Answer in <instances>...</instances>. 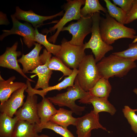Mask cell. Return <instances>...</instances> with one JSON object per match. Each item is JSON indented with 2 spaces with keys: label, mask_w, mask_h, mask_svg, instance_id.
I'll use <instances>...</instances> for the list:
<instances>
[{
  "label": "cell",
  "mask_w": 137,
  "mask_h": 137,
  "mask_svg": "<svg viewBox=\"0 0 137 137\" xmlns=\"http://www.w3.org/2000/svg\"><path fill=\"white\" fill-rule=\"evenodd\" d=\"M67 90L65 92L58 94L53 97H48L47 98L55 105L59 107H67L73 113L77 115H81L85 107L77 105L75 101L79 99L78 101L81 103L89 104V101L91 97L89 92H85L81 88L76 78L74 85L68 87Z\"/></svg>",
  "instance_id": "cell-1"
},
{
  "label": "cell",
  "mask_w": 137,
  "mask_h": 137,
  "mask_svg": "<svg viewBox=\"0 0 137 137\" xmlns=\"http://www.w3.org/2000/svg\"><path fill=\"white\" fill-rule=\"evenodd\" d=\"M96 65L100 78L108 79L114 76L123 77L136 67V63L132 59L113 54L104 57Z\"/></svg>",
  "instance_id": "cell-2"
},
{
  "label": "cell",
  "mask_w": 137,
  "mask_h": 137,
  "mask_svg": "<svg viewBox=\"0 0 137 137\" xmlns=\"http://www.w3.org/2000/svg\"><path fill=\"white\" fill-rule=\"evenodd\" d=\"M100 33L103 40L109 45L122 38L134 39L136 34L133 28L118 22L108 13L105 17H101L99 22Z\"/></svg>",
  "instance_id": "cell-3"
},
{
  "label": "cell",
  "mask_w": 137,
  "mask_h": 137,
  "mask_svg": "<svg viewBox=\"0 0 137 137\" xmlns=\"http://www.w3.org/2000/svg\"><path fill=\"white\" fill-rule=\"evenodd\" d=\"M95 58L92 54L86 55L80 63L76 78L81 88L88 92L101 78Z\"/></svg>",
  "instance_id": "cell-4"
},
{
  "label": "cell",
  "mask_w": 137,
  "mask_h": 137,
  "mask_svg": "<svg viewBox=\"0 0 137 137\" xmlns=\"http://www.w3.org/2000/svg\"><path fill=\"white\" fill-rule=\"evenodd\" d=\"M91 16L92 20L91 36L88 42L84 44V47L85 49L90 48L92 50L97 63L105 57L106 53L113 50V47L106 43L101 38L99 29L101 18L100 13H95L92 14Z\"/></svg>",
  "instance_id": "cell-5"
},
{
  "label": "cell",
  "mask_w": 137,
  "mask_h": 137,
  "mask_svg": "<svg viewBox=\"0 0 137 137\" xmlns=\"http://www.w3.org/2000/svg\"><path fill=\"white\" fill-rule=\"evenodd\" d=\"M67 2L63 5L65 13L62 18L58 21L53 26L48 30L43 31L47 34L51 33L57 30L55 33L48 38V40L49 42L55 43L60 33L62 31L64 26L68 22L73 20H78L82 16L80 13L81 7L84 5L85 0H67Z\"/></svg>",
  "instance_id": "cell-6"
},
{
  "label": "cell",
  "mask_w": 137,
  "mask_h": 137,
  "mask_svg": "<svg viewBox=\"0 0 137 137\" xmlns=\"http://www.w3.org/2000/svg\"><path fill=\"white\" fill-rule=\"evenodd\" d=\"M61 43V48L55 56L68 68L77 69L86 55L84 44L82 46L72 44L64 38L62 40Z\"/></svg>",
  "instance_id": "cell-7"
},
{
  "label": "cell",
  "mask_w": 137,
  "mask_h": 137,
  "mask_svg": "<svg viewBox=\"0 0 137 137\" xmlns=\"http://www.w3.org/2000/svg\"><path fill=\"white\" fill-rule=\"evenodd\" d=\"M92 24L91 15L82 16L76 22H72L66 27H64L62 31H67L72 34V37L69 42L77 46H82L85 37L91 33Z\"/></svg>",
  "instance_id": "cell-8"
},
{
  "label": "cell",
  "mask_w": 137,
  "mask_h": 137,
  "mask_svg": "<svg viewBox=\"0 0 137 137\" xmlns=\"http://www.w3.org/2000/svg\"><path fill=\"white\" fill-rule=\"evenodd\" d=\"M13 26L10 30H2L3 33L0 37L2 41L6 37L12 34H16L23 37L25 44L28 48H31L35 43V28L27 22L22 23L19 21L13 15H11Z\"/></svg>",
  "instance_id": "cell-9"
},
{
  "label": "cell",
  "mask_w": 137,
  "mask_h": 137,
  "mask_svg": "<svg viewBox=\"0 0 137 137\" xmlns=\"http://www.w3.org/2000/svg\"><path fill=\"white\" fill-rule=\"evenodd\" d=\"M37 100L36 94H28L25 102L14 114L19 120L26 121L39 125L41 121L37 112Z\"/></svg>",
  "instance_id": "cell-10"
},
{
  "label": "cell",
  "mask_w": 137,
  "mask_h": 137,
  "mask_svg": "<svg viewBox=\"0 0 137 137\" xmlns=\"http://www.w3.org/2000/svg\"><path fill=\"white\" fill-rule=\"evenodd\" d=\"M75 126L77 137H90L91 131L94 129L100 128L108 131L99 123V114H95L93 110L77 118Z\"/></svg>",
  "instance_id": "cell-11"
},
{
  "label": "cell",
  "mask_w": 137,
  "mask_h": 137,
  "mask_svg": "<svg viewBox=\"0 0 137 137\" xmlns=\"http://www.w3.org/2000/svg\"><path fill=\"white\" fill-rule=\"evenodd\" d=\"M18 43L15 42L11 47H7L4 53L0 56V66L1 67L14 70L30 82L35 81L29 78L23 72L18 63L17 57L22 55L20 51H16Z\"/></svg>",
  "instance_id": "cell-12"
},
{
  "label": "cell",
  "mask_w": 137,
  "mask_h": 137,
  "mask_svg": "<svg viewBox=\"0 0 137 137\" xmlns=\"http://www.w3.org/2000/svg\"><path fill=\"white\" fill-rule=\"evenodd\" d=\"M27 88L26 84L23 87L14 92L10 97L2 104H0L1 113L6 114L11 117H13L17 110L24 103L25 96L24 91Z\"/></svg>",
  "instance_id": "cell-13"
},
{
  "label": "cell",
  "mask_w": 137,
  "mask_h": 137,
  "mask_svg": "<svg viewBox=\"0 0 137 137\" xmlns=\"http://www.w3.org/2000/svg\"><path fill=\"white\" fill-rule=\"evenodd\" d=\"M34 48L28 54H23L22 57L18 60L23 67V71L25 74L32 71L38 66L44 64L39 54L43 47L41 45L35 43Z\"/></svg>",
  "instance_id": "cell-14"
},
{
  "label": "cell",
  "mask_w": 137,
  "mask_h": 137,
  "mask_svg": "<svg viewBox=\"0 0 137 137\" xmlns=\"http://www.w3.org/2000/svg\"><path fill=\"white\" fill-rule=\"evenodd\" d=\"M63 14V10H62L54 15L43 16L36 14L31 10L24 11L21 9L19 7L16 6L15 12L13 15L18 20H23L29 23L35 28L42 25L44 21L62 15Z\"/></svg>",
  "instance_id": "cell-15"
},
{
  "label": "cell",
  "mask_w": 137,
  "mask_h": 137,
  "mask_svg": "<svg viewBox=\"0 0 137 137\" xmlns=\"http://www.w3.org/2000/svg\"><path fill=\"white\" fill-rule=\"evenodd\" d=\"M78 72L77 69H73L72 74L69 76L65 77L63 80L59 83L55 85L49 86L45 89L41 90H35L32 88L30 82L27 80L26 84L27 85V88L25 91L28 94L32 95L38 94L43 98L49 91L54 90L60 91L69 87L73 86Z\"/></svg>",
  "instance_id": "cell-16"
},
{
  "label": "cell",
  "mask_w": 137,
  "mask_h": 137,
  "mask_svg": "<svg viewBox=\"0 0 137 137\" xmlns=\"http://www.w3.org/2000/svg\"><path fill=\"white\" fill-rule=\"evenodd\" d=\"M14 76L5 80L0 75V101L2 104L8 100L15 91L23 87L26 84L19 82H14L16 79Z\"/></svg>",
  "instance_id": "cell-17"
},
{
  "label": "cell",
  "mask_w": 137,
  "mask_h": 137,
  "mask_svg": "<svg viewBox=\"0 0 137 137\" xmlns=\"http://www.w3.org/2000/svg\"><path fill=\"white\" fill-rule=\"evenodd\" d=\"M37 109L38 114L41 121L39 125H38L39 126L49 121L51 117L56 114L57 111L53 103L45 97L38 103Z\"/></svg>",
  "instance_id": "cell-18"
},
{
  "label": "cell",
  "mask_w": 137,
  "mask_h": 137,
  "mask_svg": "<svg viewBox=\"0 0 137 137\" xmlns=\"http://www.w3.org/2000/svg\"><path fill=\"white\" fill-rule=\"evenodd\" d=\"M39 133L36 124L19 120L15 125L12 137H38Z\"/></svg>",
  "instance_id": "cell-19"
},
{
  "label": "cell",
  "mask_w": 137,
  "mask_h": 137,
  "mask_svg": "<svg viewBox=\"0 0 137 137\" xmlns=\"http://www.w3.org/2000/svg\"><path fill=\"white\" fill-rule=\"evenodd\" d=\"M50 59L45 63L38 66L32 71L29 72L36 74L38 77L37 83L33 88L35 89L41 88L43 90L49 87V80L53 73L52 71L49 69L48 67Z\"/></svg>",
  "instance_id": "cell-20"
},
{
  "label": "cell",
  "mask_w": 137,
  "mask_h": 137,
  "mask_svg": "<svg viewBox=\"0 0 137 137\" xmlns=\"http://www.w3.org/2000/svg\"><path fill=\"white\" fill-rule=\"evenodd\" d=\"M73 113L71 110L60 108L49 121L65 128L70 125L75 126L77 118L72 116Z\"/></svg>",
  "instance_id": "cell-21"
},
{
  "label": "cell",
  "mask_w": 137,
  "mask_h": 137,
  "mask_svg": "<svg viewBox=\"0 0 137 137\" xmlns=\"http://www.w3.org/2000/svg\"><path fill=\"white\" fill-rule=\"evenodd\" d=\"M111 90L108 79L100 78L89 92L91 97L108 99Z\"/></svg>",
  "instance_id": "cell-22"
},
{
  "label": "cell",
  "mask_w": 137,
  "mask_h": 137,
  "mask_svg": "<svg viewBox=\"0 0 137 137\" xmlns=\"http://www.w3.org/2000/svg\"><path fill=\"white\" fill-rule=\"evenodd\" d=\"M19 121L16 116L11 117L6 114H0V137H12L15 125Z\"/></svg>",
  "instance_id": "cell-23"
},
{
  "label": "cell",
  "mask_w": 137,
  "mask_h": 137,
  "mask_svg": "<svg viewBox=\"0 0 137 137\" xmlns=\"http://www.w3.org/2000/svg\"><path fill=\"white\" fill-rule=\"evenodd\" d=\"M89 104H92L93 107L94 113L98 114L101 112H106L111 115H114L116 111L115 107L108 99L94 97H91L89 101Z\"/></svg>",
  "instance_id": "cell-24"
},
{
  "label": "cell",
  "mask_w": 137,
  "mask_h": 137,
  "mask_svg": "<svg viewBox=\"0 0 137 137\" xmlns=\"http://www.w3.org/2000/svg\"><path fill=\"white\" fill-rule=\"evenodd\" d=\"M100 11L105 14L108 13L107 9L103 7L98 0H85L84 6L81 9L80 13L81 16H85L97 12L100 13Z\"/></svg>",
  "instance_id": "cell-25"
},
{
  "label": "cell",
  "mask_w": 137,
  "mask_h": 137,
  "mask_svg": "<svg viewBox=\"0 0 137 137\" xmlns=\"http://www.w3.org/2000/svg\"><path fill=\"white\" fill-rule=\"evenodd\" d=\"M108 13L112 18L120 23L125 24L127 13L121 8L117 7L109 0H104Z\"/></svg>",
  "instance_id": "cell-26"
},
{
  "label": "cell",
  "mask_w": 137,
  "mask_h": 137,
  "mask_svg": "<svg viewBox=\"0 0 137 137\" xmlns=\"http://www.w3.org/2000/svg\"><path fill=\"white\" fill-rule=\"evenodd\" d=\"M37 28L38 27L35 28V41L43 45L48 52L55 56L59 51L61 45L50 43L47 39V34L44 35L39 33Z\"/></svg>",
  "instance_id": "cell-27"
},
{
  "label": "cell",
  "mask_w": 137,
  "mask_h": 137,
  "mask_svg": "<svg viewBox=\"0 0 137 137\" xmlns=\"http://www.w3.org/2000/svg\"><path fill=\"white\" fill-rule=\"evenodd\" d=\"M48 67L50 70L59 71L63 74L60 80L64 76H68L73 73V70L67 67L58 58L52 57L50 59L48 64Z\"/></svg>",
  "instance_id": "cell-28"
},
{
  "label": "cell",
  "mask_w": 137,
  "mask_h": 137,
  "mask_svg": "<svg viewBox=\"0 0 137 137\" xmlns=\"http://www.w3.org/2000/svg\"><path fill=\"white\" fill-rule=\"evenodd\" d=\"M37 128L39 133L41 132L43 129H47L53 130L63 137H76L67 128H65L50 121L41 126H39L37 125Z\"/></svg>",
  "instance_id": "cell-29"
},
{
  "label": "cell",
  "mask_w": 137,
  "mask_h": 137,
  "mask_svg": "<svg viewBox=\"0 0 137 137\" xmlns=\"http://www.w3.org/2000/svg\"><path fill=\"white\" fill-rule=\"evenodd\" d=\"M124 117L130 125L131 128L135 133H137V115L135 112L137 109H132L128 106H125L122 109Z\"/></svg>",
  "instance_id": "cell-30"
},
{
  "label": "cell",
  "mask_w": 137,
  "mask_h": 137,
  "mask_svg": "<svg viewBox=\"0 0 137 137\" xmlns=\"http://www.w3.org/2000/svg\"><path fill=\"white\" fill-rule=\"evenodd\" d=\"M112 54L121 57L132 59L135 61L137 60V42L129 44L128 48L126 50Z\"/></svg>",
  "instance_id": "cell-31"
},
{
  "label": "cell",
  "mask_w": 137,
  "mask_h": 137,
  "mask_svg": "<svg viewBox=\"0 0 137 137\" xmlns=\"http://www.w3.org/2000/svg\"><path fill=\"white\" fill-rule=\"evenodd\" d=\"M137 19V0H134L132 8L127 13L125 24L130 23Z\"/></svg>",
  "instance_id": "cell-32"
},
{
  "label": "cell",
  "mask_w": 137,
  "mask_h": 137,
  "mask_svg": "<svg viewBox=\"0 0 137 137\" xmlns=\"http://www.w3.org/2000/svg\"><path fill=\"white\" fill-rule=\"evenodd\" d=\"M134 0H112L115 5L119 6L127 13L131 10Z\"/></svg>",
  "instance_id": "cell-33"
},
{
  "label": "cell",
  "mask_w": 137,
  "mask_h": 137,
  "mask_svg": "<svg viewBox=\"0 0 137 137\" xmlns=\"http://www.w3.org/2000/svg\"><path fill=\"white\" fill-rule=\"evenodd\" d=\"M38 137H50L49 136L44 134H42L39 135Z\"/></svg>",
  "instance_id": "cell-34"
},
{
  "label": "cell",
  "mask_w": 137,
  "mask_h": 137,
  "mask_svg": "<svg viewBox=\"0 0 137 137\" xmlns=\"http://www.w3.org/2000/svg\"><path fill=\"white\" fill-rule=\"evenodd\" d=\"M134 40L132 42V43H135L137 42V35H135L134 36Z\"/></svg>",
  "instance_id": "cell-35"
},
{
  "label": "cell",
  "mask_w": 137,
  "mask_h": 137,
  "mask_svg": "<svg viewBox=\"0 0 137 137\" xmlns=\"http://www.w3.org/2000/svg\"><path fill=\"white\" fill-rule=\"evenodd\" d=\"M133 92L137 95V88H135L133 91Z\"/></svg>",
  "instance_id": "cell-36"
},
{
  "label": "cell",
  "mask_w": 137,
  "mask_h": 137,
  "mask_svg": "<svg viewBox=\"0 0 137 137\" xmlns=\"http://www.w3.org/2000/svg\"></svg>",
  "instance_id": "cell-37"
}]
</instances>
